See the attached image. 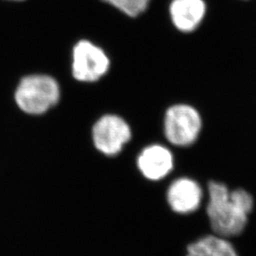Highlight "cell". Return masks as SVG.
<instances>
[{
	"instance_id": "obj_6",
	"label": "cell",
	"mask_w": 256,
	"mask_h": 256,
	"mask_svg": "<svg viewBox=\"0 0 256 256\" xmlns=\"http://www.w3.org/2000/svg\"><path fill=\"white\" fill-rule=\"evenodd\" d=\"M176 154L171 147L160 142L140 147L134 158L138 173L150 182H158L174 173Z\"/></svg>"
},
{
	"instance_id": "obj_11",
	"label": "cell",
	"mask_w": 256,
	"mask_h": 256,
	"mask_svg": "<svg viewBox=\"0 0 256 256\" xmlns=\"http://www.w3.org/2000/svg\"><path fill=\"white\" fill-rule=\"evenodd\" d=\"M10 1H24V0H10Z\"/></svg>"
},
{
	"instance_id": "obj_2",
	"label": "cell",
	"mask_w": 256,
	"mask_h": 256,
	"mask_svg": "<svg viewBox=\"0 0 256 256\" xmlns=\"http://www.w3.org/2000/svg\"><path fill=\"white\" fill-rule=\"evenodd\" d=\"M62 84L54 74L36 72L20 79L14 94L19 110L34 117L46 116L63 99Z\"/></svg>"
},
{
	"instance_id": "obj_3",
	"label": "cell",
	"mask_w": 256,
	"mask_h": 256,
	"mask_svg": "<svg viewBox=\"0 0 256 256\" xmlns=\"http://www.w3.org/2000/svg\"><path fill=\"white\" fill-rule=\"evenodd\" d=\"M204 120L202 112L187 102H174L166 106L162 117V134L174 149L194 146L202 136Z\"/></svg>"
},
{
	"instance_id": "obj_1",
	"label": "cell",
	"mask_w": 256,
	"mask_h": 256,
	"mask_svg": "<svg viewBox=\"0 0 256 256\" xmlns=\"http://www.w3.org/2000/svg\"><path fill=\"white\" fill-rule=\"evenodd\" d=\"M205 212L210 229L222 238L241 234L254 209V198L246 189H230L226 183L210 180L205 184Z\"/></svg>"
},
{
	"instance_id": "obj_4",
	"label": "cell",
	"mask_w": 256,
	"mask_h": 256,
	"mask_svg": "<svg viewBox=\"0 0 256 256\" xmlns=\"http://www.w3.org/2000/svg\"><path fill=\"white\" fill-rule=\"evenodd\" d=\"M70 76L78 84L90 86L102 81L112 68L110 52L90 39L77 40L70 50Z\"/></svg>"
},
{
	"instance_id": "obj_9",
	"label": "cell",
	"mask_w": 256,
	"mask_h": 256,
	"mask_svg": "<svg viewBox=\"0 0 256 256\" xmlns=\"http://www.w3.org/2000/svg\"><path fill=\"white\" fill-rule=\"evenodd\" d=\"M186 256H238L232 244L220 236H206L187 247Z\"/></svg>"
},
{
	"instance_id": "obj_10",
	"label": "cell",
	"mask_w": 256,
	"mask_h": 256,
	"mask_svg": "<svg viewBox=\"0 0 256 256\" xmlns=\"http://www.w3.org/2000/svg\"><path fill=\"white\" fill-rule=\"evenodd\" d=\"M128 18H136L146 10L151 0H102Z\"/></svg>"
},
{
	"instance_id": "obj_7",
	"label": "cell",
	"mask_w": 256,
	"mask_h": 256,
	"mask_svg": "<svg viewBox=\"0 0 256 256\" xmlns=\"http://www.w3.org/2000/svg\"><path fill=\"white\" fill-rule=\"evenodd\" d=\"M205 196V186L187 174L176 176L166 191V202L170 209L178 214H191L200 210Z\"/></svg>"
},
{
	"instance_id": "obj_5",
	"label": "cell",
	"mask_w": 256,
	"mask_h": 256,
	"mask_svg": "<svg viewBox=\"0 0 256 256\" xmlns=\"http://www.w3.org/2000/svg\"><path fill=\"white\" fill-rule=\"evenodd\" d=\"M90 138L96 153L106 158H116L131 144L134 130L122 114L104 112L93 120Z\"/></svg>"
},
{
	"instance_id": "obj_8",
	"label": "cell",
	"mask_w": 256,
	"mask_h": 256,
	"mask_svg": "<svg viewBox=\"0 0 256 256\" xmlns=\"http://www.w3.org/2000/svg\"><path fill=\"white\" fill-rule=\"evenodd\" d=\"M208 8L204 0H173L169 14L173 27L182 34H191L202 27Z\"/></svg>"
}]
</instances>
